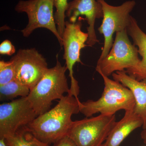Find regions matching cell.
I'll return each instance as SVG.
<instances>
[{"label":"cell","mask_w":146,"mask_h":146,"mask_svg":"<svg viewBox=\"0 0 146 146\" xmlns=\"http://www.w3.org/2000/svg\"><path fill=\"white\" fill-rule=\"evenodd\" d=\"M80 102L68 94L52 109L36 117L27 127L39 141L49 145L54 144L68 135L74 121L72 116L80 112Z\"/></svg>","instance_id":"1"},{"label":"cell","mask_w":146,"mask_h":146,"mask_svg":"<svg viewBox=\"0 0 146 146\" xmlns=\"http://www.w3.org/2000/svg\"><path fill=\"white\" fill-rule=\"evenodd\" d=\"M56 64L48 68L44 76L27 96L37 116L50 110L52 102L60 100L65 93L69 94L70 88L65 72L66 65H62L56 56Z\"/></svg>","instance_id":"2"},{"label":"cell","mask_w":146,"mask_h":146,"mask_svg":"<svg viewBox=\"0 0 146 146\" xmlns=\"http://www.w3.org/2000/svg\"><path fill=\"white\" fill-rule=\"evenodd\" d=\"M100 75L104 84L101 97L96 101L80 102V112L88 118L98 113L113 115L122 110L125 111L134 109L135 101L131 91L119 82L102 74Z\"/></svg>","instance_id":"3"},{"label":"cell","mask_w":146,"mask_h":146,"mask_svg":"<svg viewBox=\"0 0 146 146\" xmlns=\"http://www.w3.org/2000/svg\"><path fill=\"white\" fill-rule=\"evenodd\" d=\"M115 41L109 53L98 62L96 70L107 76L118 71H123L138 65L141 59L138 57V48L131 42L127 29L117 32Z\"/></svg>","instance_id":"4"},{"label":"cell","mask_w":146,"mask_h":146,"mask_svg":"<svg viewBox=\"0 0 146 146\" xmlns=\"http://www.w3.org/2000/svg\"><path fill=\"white\" fill-rule=\"evenodd\" d=\"M115 115L100 114L73 121L68 136L77 146H102L117 122Z\"/></svg>","instance_id":"5"},{"label":"cell","mask_w":146,"mask_h":146,"mask_svg":"<svg viewBox=\"0 0 146 146\" xmlns=\"http://www.w3.org/2000/svg\"><path fill=\"white\" fill-rule=\"evenodd\" d=\"M54 0H21L15 7L18 13H25L28 23L21 31L25 37H29L36 29L49 30L57 38L60 47L63 46L62 37L58 31L53 12Z\"/></svg>","instance_id":"6"},{"label":"cell","mask_w":146,"mask_h":146,"mask_svg":"<svg viewBox=\"0 0 146 146\" xmlns=\"http://www.w3.org/2000/svg\"><path fill=\"white\" fill-rule=\"evenodd\" d=\"M97 1L101 4L103 12L102 22L98 30L103 35L104 38V45L98 61L99 62L109 53L114 42V33L127 29L131 17L130 13L136 2L134 1H127L121 5L114 6L108 4L105 0Z\"/></svg>","instance_id":"7"},{"label":"cell","mask_w":146,"mask_h":146,"mask_svg":"<svg viewBox=\"0 0 146 146\" xmlns=\"http://www.w3.org/2000/svg\"><path fill=\"white\" fill-rule=\"evenodd\" d=\"M82 23L79 20L75 23L65 21V29L62 36L64 53L63 59L65 60V65L69 72V77L71 79V85L69 95L79 100L80 87L78 82L74 76V66L76 63L83 64L80 60V51L85 47V44L89 38L87 33L82 31Z\"/></svg>","instance_id":"8"},{"label":"cell","mask_w":146,"mask_h":146,"mask_svg":"<svg viewBox=\"0 0 146 146\" xmlns=\"http://www.w3.org/2000/svg\"><path fill=\"white\" fill-rule=\"evenodd\" d=\"M27 97L0 105V139L13 136L37 117Z\"/></svg>","instance_id":"9"},{"label":"cell","mask_w":146,"mask_h":146,"mask_svg":"<svg viewBox=\"0 0 146 146\" xmlns=\"http://www.w3.org/2000/svg\"><path fill=\"white\" fill-rule=\"evenodd\" d=\"M10 60L14 64L15 80L30 91L48 68L46 58L35 48L21 49Z\"/></svg>","instance_id":"10"},{"label":"cell","mask_w":146,"mask_h":146,"mask_svg":"<svg viewBox=\"0 0 146 146\" xmlns=\"http://www.w3.org/2000/svg\"><path fill=\"white\" fill-rule=\"evenodd\" d=\"M84 16L89 26L87 27L89 38L86 42L88 46H93L99 42L95 29L96 20L103 18L101 4L97 0H73L68 3L66 16L71 23H75L80 16Z\"/></svg>","instance_id":"11"},{"label":"cell","mask_w":146,"mask_h":146,"mask_svg":"<svg viewBox=\"0 0 146 146\" xmlns=\"http://www.w3.org/2000/svg\"><path fill=\"white\" fill-rule=\"evenodd\" d=\"M113 79L121 83L132 92L135 101L134 112L144 121L143 129H146V79L138 81L131 76L125 71L112 74Z\"/></svg>","instance_id":"12"},{"label":"cell","mask_w":146,"mask_h":146,"mask_svg":"<svg viewBox=\"0 0 146 146\" xmlns=\"http://www.w3.org/2000/svg\"><path fill=\"white\" fill-rule=\"evenodd\" d=\"M143 124V120L133 109L125 111L123 117L116 123L102 146H120L132 131Z\"/></svg>","instance_id":"13"},{"label":"cell","mask_w":146,"mask_h":146,"mask_svg":"<svg viewBox=\"0 0 146 146\" xmlns=\"http://www.w3.org/2000/svg\"><path fill=\"white\" fill-rule=\"evenodd\" d=\"M127 31L133 40V44L137 46L138 53L142 58L136 67L125 71L131 76L140 81L146 79V34L140 28L136 19L132 16Z\"/></svg>","instance_id":"14"},{"label":"cell","mask_w":146,"mask_h":146,"mask_svg":"<svg viewBox=\"0 0 146 146\" xmlns=\"http://www.w3.org/2000/svg\"><path fill=\"white\" fill-rule=\"evenodd\" d=\"M4 139L7 146H50L38 140L26 126Z\"/></svg>","instance_id":"15"},{"label":"cell","mask_w":146,"mask_h":146,"mask_svg":"<svg viewBox=\"0 0 146 146\" xmlns=\"http://www.w3.org/2000/svg\"><path fill=\"white\" fill-rule=\"evenodd\" d=\"M30 92L27 86L21 84L16 80L0 86V100L1 102L13 100L18 97H27Z\"/></svg>","instance_id":"16"},{"label":"cell","mask_w":146,"mask_h":146,"mask_svg":"<svg viewBox=\"0 0 146 146\" xmlns=\"http://www.w3.org/2000/svg\"><path fill=\"white\" fill-rule=\"evenodd\" d=\"M68 3V0H54V6L56 8L54 13L55 21L58 31L61 37L65 29V18Z\"/></svg>","instance_id":"17"},{"label":"cell","mask_w":146,"mask_h":146,"mask_svg":"<svg viewBox=\"0 0 146 146\" xmlns=\"http://www.w3.org/2000/svg\"><path fill=\"white\" fill-rule=\"evenodd\" d=\"M15 71L12 60L0 61V86L15 80Z\"/></svg>","instance_id":"18"},{"label":"cell","mask_w":146,"mask_h":146,"mask_svg":"<svg viewBox=\"0 0 146 146\" xmlns=\"http://www.w3.org/2000/svg\"><path fill=\"white\" fill-rule=\"evenodd\" d=\"M16 52L14 45L9 40L3 41L0 44V54L4 55L11 56Z\"/></svg>","instance_id":"19"},{"label":"cell","mask_w":146,"mask_h":146,"mask_svg":"<svg viewBox=\"0 0 146 146\" xmlns=\"http://www.w3.org/2000/svg\"><path fill=\"white\" fill-rule=\"evenodd\" d=\"M52 146H77L68 135L61 138Z\"/></svg>","instance_id":"20"},{"label":"cell","mask_w":146,"mask_h":146,"mask_svg":"<svg viewBox=\"0 0 146 146\" xmlns=\"http://www.w3.org/2000/svg\"><path fill=\"white\" fill-rule=\"evenodd\" d=\"M141 138L143 141L144 143L146 144V129H143L141 132Z\"/></svg>","instance_id":"21"},{"label":"cell","mask_w":146,"mask_h":146,"mask_svg":"<svg viewBox=\"0 0 146 146\" xmlns=\"http://www.w3.org/2000/svg\"><path fill=\"white\" fill-rule=\"evenodd\" d=\"M0 146H7L4 139H0Z\"/></svg>","instance_id":"22"}]
</instances>
